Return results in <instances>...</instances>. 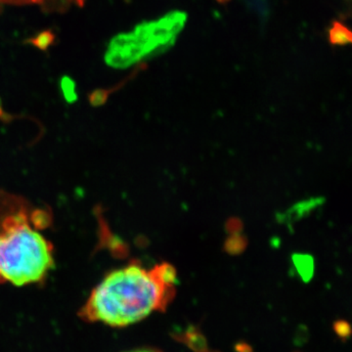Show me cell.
Instances as JSON below:
<instances>
[{"label": "cell", "instance_id": "cell-1", "mask_svg": "<svg viewBox=\"0 0 352 352\" xmlns=\"http://www.w3.org/2000/svg\"><path fill=\"white\" fill-rule=\"evenodd\" d=\"M176 273L170 264L145 268L131 263L113 271L90 294L80 311L88 322L126 327L153 312L164 311L173 300Z\"/></svg>", "mask_w": 352, "mask_h": 352}, {"label": "cell", "instance_id": "cell-2", "mask_svg": "<svg viewBox=\"0 0 352 352\" xmlns=\"http://www.w3.org/2000/svg\"><path fill=\"white\" fill-rule=\"evenodd\" d=\"M47 212L22 198L0 192V283L41 282L54 265L52 245L39 232Z\"/></svg>", "mask_w": 352, "mask_h": 352}, {"label": "cell", "instance_id": "cell-3", "mask_svg": "<svg viewBox=\"0 0 352 352\" xmlns=\"http://www.w3.org/2000/svg\"><path fill=\"white\" fill-rule=\"evenodd\" d=\"M186 21V13L173 11L159 20L138 25L129 34H119L109 45L106 62L113 68L124 69L161 54L175 44Z\"/></svg>", "mask_w": 352, "mask_h": 352}, {"label": "cell", "instance_id": "cell-4", "mask_svg": "<svg viewBox=\"0 0 352 352\" xmlns=\"http://www.w3.org/2000/svg\"><path fill=\"white\" fill-rule=\"evenodd\" d=\"M329 38L333 45H346L351 41V32L346 25L336 22L329 32Z\"/></svg>", "mask_w": 352, "mask_h": 352}, {"label": "cell", "instance_id": "cell-5", "mask_svg": "<svg viewBox=\"0 0 352 352\" xmlns=\"http://www.w3.org/2000/svg\"><path fill=\"white\" fill-rule=\"evenodd\" d=\"M55 34L52 32L45 31L38 34L36 38H32L30 43L41 50H47L51 44L54 43Z\"/></svg>", "mask_w": 352, "mask_h": 352}, {"label": "cell", "instance_id": "cell-6", "mask_svg": "<svg viewBox=\"0 0 352 352\" xmlns=\"http://www.w3.org/2000/svg\"><path fill=\"white\" fill-rule=\"evenodd\" d=\"M61 89L63 92L65 99L69 103H73L78 99V95L76 92V83L68 76H64L61 80Z\"/></svg>", "mask_w": 352, "mask_h": 352}, {"label": "cell", "instance_id": "cell-7", "mask_svg": "<svg viewBox=\"0 0 352 352\" xmlns=\"http://www.w3.org/2000/svg\"><path fill=\"white\" fill-rule=\"evenodd\" d=\"M108 94H106L104 90H97L95 91L94 94L91 95V100L92 104L94 105H100V104L103 103L104 101L107 99Z\"/></svg>", "mask_w": 352, "mask_h": 352}, {"label": "cell", "instance_id": "cell-8", "mask_svg": "<svg viewBox=\"0 0 352 352\" xmlns=\"http://www.w3.org/2000/svg\"><path fill=\"white\" fill-rule=\"evenodd\" d=\"M133 352H157L154 351H133Z\"/></svg>", "mask_w": 352, "mask_h": 352}, {"label": "cell", "instance_id": "cell-9", "mask_svg": "<svg viewBox=\"0 0 352 352\" xmlns=\"http://www.w3.org/2000/svg\"><path fill=\"white\" fill-rule=\"evenodd\" d=\"M219 1H220V2H226V1H228V0H219Z\"/></svg>", "mask_w": 352, "mask_h": 352}]
</instances>
